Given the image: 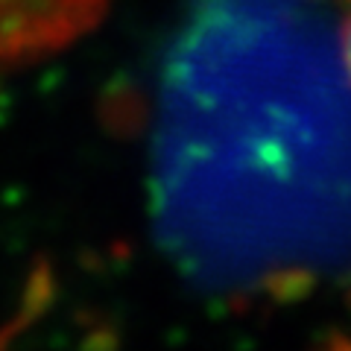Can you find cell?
I'll list each match as a JSON object with an SVG mask.
<instances>
[{
  "label": "cell",
  "instance_id": "obj_1",
  "mask_svg": "<svg viewBox=\"0 0 351 351\" xmlns=\"http://www.w3.org/2000/svg\"><path fill=\"white\" fill-rule=\"evenodd\" d=\"M108 0H0V68H18L76 44L103 21Z\"/></svg>",
  "mask_w": 351,
  "mask_h": 351
},
{
  "label": "cell",
  "instance_id": "obj_2",
  "mask_svg": "<svg viewBox=\"0 0 351 351\" xmlns=\"http://www.w3.org/2000/svg\"><path fill=\"white\" fill-rule=\"evenodd\" d=\"M339 44H343V62H346L348 80H351V18L346 21V27H343V38H339Z\"/></svg>",
  "mask_w": 351,
  "mask_h": 351
}]
</instances>
